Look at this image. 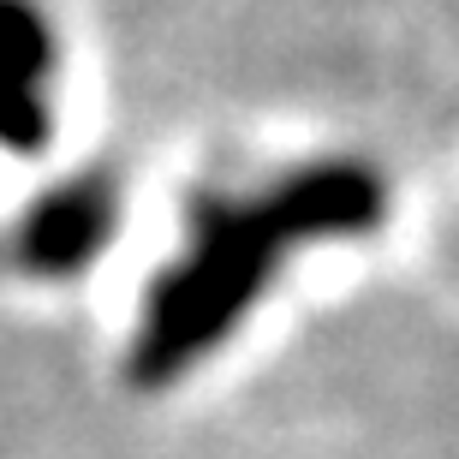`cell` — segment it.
<instances>
[{"instance_id":"cell-2","label":"cell","mask_w":459,"mask_h":459,"mask_svg":"<svg viewBox=\"0 0 459 459\" xmlns=\"http://www.w3.org/2000/svg\"><path fill=\"white\" fill-rule=\"evenodd\" d=\"M119 233V186L114 173H72L42 197L13 227V263L36 281H72L90 263H102L108 238Z\"/></svg>"},{"instance_id":"cell-1","label":"cell","mask_w":459,"mask_h":459,"mask_svg":"<svg viewBox=\"0 0 459 459\" xmlns=\"http://www.w3.org/2000/svg\"><path fill=\"white\" fill-rule=\"evenodd\" d=\"M388 173L364 155H305L245 186L197 191L179 245L137 299L126 382L155 394L197 376L263 316L310 251H341L388 227Z\"/></svg>"},{"instance_id":"cell-3","label":"cell","mask_w":459,"mask_h":459,"mask_svg":"<svg viewBox=\"0 0 459 459\" xmlns=\"http://www.w3.org/2000/svg\"><path fill=\"white\" fill-rule=\"evenodd\" d=\"M60 72L54 24L36 0H0V96H42Z\"/></svg>"}]
</instances>
